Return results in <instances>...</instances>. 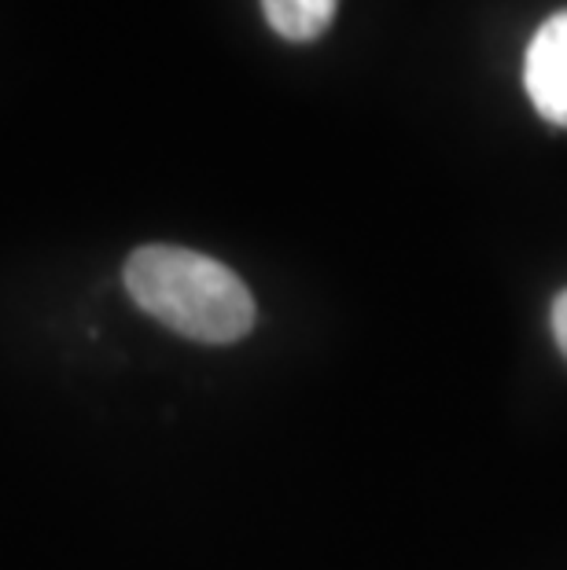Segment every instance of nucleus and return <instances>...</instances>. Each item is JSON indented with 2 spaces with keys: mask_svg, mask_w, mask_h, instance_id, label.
I'll return each instance as SVG.
<instances>
[{
  "mask_svg": "<svg viewBox=\"0 0 567 570\" xmlns=\"http://www.w3.org/2000/svg\"><path fill=\"white\" fill-rule=\"evenodd\" d=\"M126 291L133 302L196 343H236L255 327V298L228 265L199 250L151 244L129 254Z\"/></svg>",
  "mask_w": 567,
  "mask_h": 570,
  "instance_id": "obj_1",
  "label": "nucleus"
},
{
  "mask_svg": "<svg viewBox=\"0 0 567 570\" xmlns=\"http://www.w3.org/2000/svg\"><path fill=\"white\" fill-rule=\"evenodd\" d=\"M524 85L535 111L567 129V11H557L538 27L527 45Z\"/></svg>",
  "mask_w": 567,
  "mask_h": 570,
  "instance_id": "obj_2",
  "label": "nucleus"
},
{
  "mask_svg": "<svg viewBox=\"0 0 567 570\" xmlns=\"http://www.w3.org/2000/svg\"><path fill=\"white\" fill-rule=\"evenodd\" d=\"M340 0H262L265 22L281 33L284 41H317L332 27Z\"/></svg>",
  "mask_w": 567,
  "mask_h": 570,
  "instance_id": "obj_3",
  "label": "nucleus"
},
{
  "mask_svg": "<svg viewBox=\"0 0 567 570\" xmlns=\"http://www.w3.org/2000/svg\"><path fill=\"white\" fill-rule=\"evenodd\" d=\"M553 338H557L560 354L567 357V291H560L557 302H553Z\"/></svg>",
  "mask_w": 567,
  "mask_h": 570,
  "instance_id": "obj_4",
  "label": "nucleus"
}]
</instances>
